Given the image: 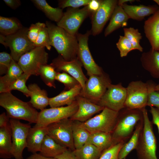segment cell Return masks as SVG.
I'll return each mask as SVG.
<instances>
[{
    "instance_id": "6da1fadb",
    "label": "cell",
    "mask_w": 159,
    "mask_h": 159,
    "mask_svg": "<svg viewBox=\"0 0 159 159\" xmlns=\"http://www.w3.org/2000/svg\"><path fill=\"white\" fill-rule=\"evenodd\" d=\"M45 24L50 45L66 60L71 61L77 58L78 42L76 36L50 21H47Z\"/></svg>"
},
{
    "instance_id": "7a4b0ae2",
    "label": "cell",
    "mask_w": 159,
    "mask_h": 159,
    "mask_svg": "<svg viewBox=\"0 0 159 159\" xmlns=\"http://www.w3.org/2000/svg\"><path fill=\"white\" fill-rule=\"evenodd\" d=\"M0 105L6 110L9 118L26 120L30 124L37 121L39 112L29 102L22 101L11 92L0 93Z\"/></svg>"
},
{
    "instance_id": "3957f363",
    "label": "cell",
    "mask_w": 159,
    "mask_h": 159,
    "mask_svg": "<svg viewBox=\"0 0 159 159\" xmlns=\"http://www.w3.org/2000/svg\"><path fill=\"white\" fill-rule=\"evenodd\" d=\"M143 118L142 110L124 107L119 111L117 123L111 133L113 145L126 143L132 135L138 123Z\"/></svg>"
},
{
    "instance_id": "277c9868",
    "label": "cell",
    "mask_w": 159,
    "mask_h": 159,
    "mask_svg": "<svg viewBox=\"0 0 159 159\" xmlns=\"http://www.w3.org/2000/svg\"><path fill=\"white\" fill-rule=\"evenodd\" d=\"M142 110L144 125L136 149L138 157V159H158L156 155V140L152 123L145 108Z\"/></svg>"
},
{
    "instance_id": "5b68a950",
    "label": "cell",
    "mask_w": 159,
    "mask_h": 159,
    "mask_svg": "<svg viewBox=\"0 0 159 159\" xmlns=\"http://www.w3.org/2000/svg\"><path fill=\"white\" fill-rule=\"evenodd\" d=\"M28 29L23 26L14 34L7 36L0 34V43L9 48L11 57L17 62L22 55L35 47L28 37Z\"/></svg>"
},
{
    "instance_id": "8992f818",
    "label": "cell",
    "mask_w": 159,
    "mask_h": 159,
    "mask_svg": "<svg viewBox=\"0 0 159 159\" xmlns=\"http://www.w3.org/2000/svg\"><path fill=\"white\" fill-rule=\"evenodd\" d=\"M119 112L105 107L99 114L90 118L83 125L91 134L98 132L112 133L117 122Z\"/></svg>"
},
{
    "instance_id": "52a82bcc",
    "label": "cell",
    "mask_w": 159,
    "mask_h": 159,
    "mask_svg": "<svg viewBox=\"0 0 159 159\" xmlns=\"http://www.w3.org/2000/svg\"><path fill=\"white\" fill-rule=\"evenodd\" d=\"M45 48L35 47L20 57L17 63L24 73L39 75L41 66L47 64L49 58Z\"/></svg>"
},
{
    "instance_id": "ba28073f",
    "label": "cell",
    "mask_w": 159,
    "mask_h": 159,
    "mask_svg": "<svg viewBox=\"0 0 159 159\" xmlns=\"http://www.w3.org/2000/svg\"><path fill=\"white\" fill-rule=\"evenodd\" d=\"M111 84L109 75L104 72L100 74L92 75L86 82L80 95L97 104Z\"/></svg>"
},
{
    "instance_id": "9c48e42d",
    "label": "cell",
    "mask_w": 159,
    "mask_h": 159,
    "mask_svg": "<svg viewBox=\"0 0 159 159\" xmlns=\"http://www.w3.org/2000/svg\"><path fill=\"white\" fill-rule=\"evenodd\" d=\"M78 108L76 100L69 105L44 109L39 112L37 121L34 126L47 127L62 119L70 118L77 112Z\"/></svg>"
},
{
    "instance_id": "30bf717a",
    "label": "cell",
    "mask_w": 159,
    "mask_h": 159,
    "mask_svg": "<svg viewBox=\"0 0 159 159\" xmlns=\"http://www.w3.org/2000/svg\"><path fill=\"white\" fill-rule=\"evenodd\" d=\"M73 120L62 119L49 125L47 135L60 145L72 151L75 149L72 135Z\"/></svg>"
},
{
    "instance_id": "8fae6325",
    "label": "cell",
    "mask_w": 159,
    "mask_h": 159,
    "mask_svg": "<svg viewBox=\"0 0 159 159\" xmlns=\"http://www.w3.org/2000/svg\"><path fill=\"white\" fill-rule=\"evenodd\" d=\"M91 34V31L88 30L84 34L78 33L76 36L78 42L77 57L89 76L100 74L104 72L102 68L95 62L90 51L88 42Z\"/></svg>"
},
{
    "instance_id": "7c38bea8",
    "label": "cell",
    "mask_w": 159,
    "mask_h": 159,
    "mask_svg": "<svg viewBox=\"0 0 159 159\" xmlns=\"http://www.w3.org/2000/svg\"><path fill=\"white\" fill-rule=\"evenodd\" d=\"M126 88L127 96L125 107L139 110L145 108L147 106L148 100L146 83L141 81H132Z\"/></svg>"
},
{
    "instance_id": "4fadbf2b",
    "label": "cell",
    "mask_w": 159,
    "mask_h": 159,
    "mask_svg": "<svg viewBox=\"0 0 159 159\" xmlns=\"http://www.w3.org/2000/svg\"><path fill=\"white\" fill-rule=\"evenodd\" d=\"M12 132V154L15 159H23V151L26 148L27 138L30 123H24L19 120L10 118L9 120Z\"/></svg>"
},
{
    "instance_id": "5bb4252c",
    "label": "cell",
    "mask_w": 159,
    "mask_h": 159,
    "mask_svg": "<svg viewBox=\"0 0 159 159\" xmlns=\"http://www.w3.org/2000/svg\"><path fill=\"white\" fill-rule=\"evenodd\" d=\"M91 14L87 6L83 8H68L64 12L57 25L62 28L71 34L76 36L80 26Z\"/></svg>"
},
{
    "instance_id": "9a60e30c",
    "label": "cell",
    "mask_w": 159,
    "mask_h": 159,
    "mask_svg": "<svg viewBox=\"0 0 159 159\" xmlns=\"http://www.w3.org/2000/svg\"><path fill=\"white\" fill-rule=\"evenodd\" d=\"M126 96V88L121 83L111 84L97 104L119 112L125 107Z\"/></svg>"
},
{
    "instance_id": "2e32d148",
    "label": "cell",
    "mask_w": 159,
    "mask_h": 159,
    "mask_svg": "<svg viewBox=\"0 0 159 159\" xmlns=\"http://www.w3.org/2000/svg\"><path fill=\"white\" fill-rule=\"evenodd\" d=\"M116 0H102L99 9L93 14L91 19V34H99L102 31L105 24L111 18L113 12L117 5Z\"/></svg>"
},
{
    "instance_id": "e0dca14e",
    "label": "cell",
    "mask_w": 159,
    "mask_h": 159,
    "mask_svg": "<svg viewBox=\"0 0 159 159\" xmlns=\"http://www.w3.org/2000/svg\"><path fill=\"white\" fill-rule=\"evenodd\" d=\"M50 64L57 72H65L75 78L81 85L82 90L84 89L88 79L83 73V66L77 57L71 61H67L59 55L52 60Z\"/></svg>"
},
{
    "instance_id": "ac0fdd59",
    "label": "cell",
    "mask_w": 159,
    "mask_h": 159,
    "mask_svg": "<svg viewBox=\"0 0 159 159\" xmlns=\"http://www.w3.org/2000/svg\"><path fill=\"white\" fill-rule=\"evenodd\" d=\"M76 100L78 108L75 113L70 118L72 120L85 122L94 115L102 110L105 108L80 95L76 97Z\"/></svg>"
},
{
    "instance_id": "d6986e66",
    "label": "cell",
    "mask_w": 159,
    "mask_h": 159,
    "mask_svg": "<svg viewBox=\"0 0 159 159\" xmlns=\"http://www.w3.org/2000/svg\"><path fill=\"white\" fill-rule=\"evenodd\" d=\"M144 29L151 49L159 51V9L145 21Z\"/></svg>"
},
{
    "instance_id": "ffe728a7",
    "label": "cell",
    "mask_w": 159,
    "mask_h": 159,
    "mask_svg": "<svg viewBox=\"0 0 159 159\" xmlns=\"http://www.w3.org/2000/svg\"><path fill=\"white\" fill-rule=\"evenodd\" d=\"M47 127H31L27 138L26 148L28 150L33 153L40 152L45 137L48 134Z\"/></svg>"
},
{
    "instance_id": "44dd1931",
    "label": "cell",
    "mask_w": 159,
    "mask_h": 159,
    "mask_svg": "<svg viewBox=\"0 0 159 159\" xmlns=\"http://www.w3.org/2000/svg\"><path fill=\"white\" fill-rule=\"evenodd\" d=\"M82 89L79 84L70 90L62 91L56 96L49 98V105L51 107H55L71 105L80 95Z\"/></svg>"
},
{
    "instance_id": "7402d4cb",
    "label": "cell",
    "mask_w": 159,
    "mask_h": 159,
    "mask_svg": "<svg viewBox=\"0 0 159 159\" xmlns=\"http://www.w3.org/2000/svg\"><path fill=\"white\" fill-rule=\"evenodd\" d=\"M140 59L144 69L153 77L159 78V51L151 48L148 51L143 53Z\"/></svg>"
},
{
    "instance_id": "603a6c76",
    "label": "cell",
    "mask_w": 159,
    "mask_h": 159,
    "mask_svg": "<svg viewBox=\"0 0 159 159\" xmlns=\"http://www.w3.org/2000/svg\"><path fill=\"white\" fill-rule=\"evenodd\" d=\"M130 19L141 21L144 18L154 14L158 9L155 6L130 5L126 4L121 6Z\"/></svg>"
},
{
    "instance_id": "cb8c5ba5",
    "label": "cell",
    "mask_w": 159,
    "mask_h": 159,
    "mask_svg": "<svg viewBox=\"0 0 159 159\" xmlns=\"http://www.w3.org/2000/svg\"><path fill=\"white\" fill-rule=\"evenodd\" d=\"M28 87L31 92V99L29 102L34 108L41 111L49 105V98L46 90L42 89L36 83L31 84Z\"/></svg>"
},
{
    "instance_id": "d4e9b609",
    "label": "cell",
    "mask_w": 159,
    "mask_h": 159,
    "mask_svg": "<svg viewBox=\"0 0 159 159\" xmlns=\"http://www.w3.org/2000/svg\"><path fill=\"white\" fill-rule=\"evenodd\" d=\"M129 19L122 7L117 5L112 14L110 21L105 29V36L106 37L121 27L126 26Z\"/></svg>"
},
{
    "instance_id": "484cf974",
    "label": "cell",
    "mask_w": 159,
    "mask_h": 159,
    "mask_svg": "<svg viewBox=\"0 0 159 159\" xmlns=\"http://www.w3.org/2000/svg\"><path fill=\"white\" fill-rule=\"evenodd\" d=\"M13 157L12 154V132L10 122L0 127V158L8 159Z\"/></svg>"
},
{
    "instance_id": "4316f807",
    "label": "cell",
    "mask_w": 159,
    "mask_h": 159,
    "mask_svg": "<svg viewBox=\"0 0 159 159\" xmlns=\"http://www.w3.org/2000/svg\"><path fill=\"white\" fill-rule=\"evenodd\" d=\"M23 73L17 62L12 59L7 72L0 77V93L8 92L10 85Z\"/></svg>"
},
{
    "instance_id": "83f0119b",
    "label": "cell",
    "mask_w": 159,
    "mask_h": 159,
    "mask_svg": "<svg viewBox=\"0 0 159 159\" xmlns=\"http://www.w3.org/2000/svg\"><path fill=\"white\" fill-rule=\"evenodd\" d=\"M67 149L47 135L42 144L40 154L47 157L55 158Z\"/></svg>"
},
{
    "instance_id": "f1b7e54d",
    "label": "cell",
    "mask_w": 159,
    "mask_h": 159,
    "mask_svg": "<svg viewBox=\"0 0 159 159\" xmlns=\"http://www.w3.org/2000/svg\"><path fill=\"white\" fill-rule=\"evenodd\" d=\"M143 120L140 121L129 140L125 143L121 148L118 155L119 159L125 158L133 150L136 149L138 145L141 133L143 127Z\"/></svg>"
},
{
    "instance_id": "f546056e",
    "label": "cell",
    "mask_w": 159,
    "mask_h": 159,
    "mask_svg": "<svg viewBox=\"0 0 159 159\" xmlns=\"http://www.w3.org/2000/svg\"><path fill=\"white\" fill-rule=\"evenodd\" d=\"M72 135L75 149H79L87 143L91 135L83 125L82 122L73 120Z\"/></svg>"
},
{
    "instance_id": "4dcf8cb0",
    "label": "cell",
    "mask_w": 159,
    "mask_h": 159,
    "mask_svg": "<svg viewBox=\"0 0 159 159\" xmlns=\"http://www.w3.org/2000/svg\"><path fill=\"white\" fill-rule=\"evenodd\" d=\"M35 6L42 11L50 20L58 22L62 17L63 9L58 7H53L45 0H32Z\"/></svg>"
},
{
    "instance_id": "1f68e13d",
    "label": "cell",
    "mask_w": 159,
    "mask_h": 159,
    "mask_svg": "<svg viewBox=\"0 0 159 159\" xmlns=\"http://www.w3.org/2000/svg\"><path fill=\"white\" fill-rule=\"evenodd\" d=\"M23 27L16 18L0 16V34L7 36L14 34Z\"/></svg>"
},
{
    "instance_id": "d6a6232c",
    "label": "cell",
    "mask_w": 159,
    "mask_h": 159,
    "mask_svg": "<svg viewBox=\"0 0 159 159\" xmlns=\"http://www.w3.org/2000/svg\"><path fill=\"white\" fill-rule=\"evenodd\" d=\"M87 142H89L103 152L113 145L111 133L98 132L91 134Z\"/></svg>"
},
{
    "instance_id": "836d02e7",
    "label": "cell",
    "mask_w": 159,
    "mask_h": 159,
    "mask_svg": "<svg viewBox=\"0 0 159 159\" xmlns=\"http://www.w3.org/2000/svg\"><path fill=\"white\" fill-rule=\"evenodd\" d=\"M72 152L77 159H98L102 152L89 142Z\"/></svg>"
},
{
    "instance_id": "e575fe53",
    "label": "cell",
    "mask_w": 159,
    "mask_h": 159,
    "mask_svg": "<svg viewBox=\"0 0 159 159\" xmlns=\"http://www.w3.org/2000/svg\"><path fill=\"white\" fill-rule=\"evenodd\" d=\"M57 72L52 65L47 64L41 66L39 75L46 85L56 88L55 81Z\"/></svg>"
},
{
    "instance_id": "d590c367",
    "label": "cell",
    "mask_w": 159,
    "mask_h": 159,
    "mask_svg": "<svg viewBox=\"0 0 159 159\" xmlns=\"http://www.w3.org/2000/svg\"><path fill=\"white\" fill-rule=\"evenodd\" d=\"M124 36L126 37L132 44L134 50H138L143 52V48L140 44V40L142 36L138 30L133 27L124 28H123Z\"/></svg>"
},
{
    "instance_id": "8d00e7d4",
    "label": "cell",
    "mask_w": 159,
    "mask_h": 159,
    "mask_svg": "<svg viewBox=\"0 0 159 159\" xmlns=\"http://www.w3.org/2000/svg\"><path fill=\"white\" fill-rule=\"evenodd\" d=\"M30 76V74L24 72L10 85L8 92L13 90H17L22 92L27 97H30L31 92L26 85V82Z\"/></svg>"
},
{
    "instance_id": "74e56055",
    "label": "cell",
    "mask_w": 159,
    "mask_h": 159,
    "mask_svg": "<svg viewBox=\"0 0 159 159\" xmlns=\"http://www.w3.org/2000/svg\"><path fill=\"white\" fill-rule=\"evenodd\" d=\"M146 83L148 90L147 106L159 109V92L154 90L156 85L151 80L148 81Z\"/></svg>"
},
{
    "instance_id": "f35d334b",
    "label": "cell",
    "mask_w": 159,
    "mask_h": 159,
    "mask_svg": "<svg viewBox=\"0 0 159 159\" xmlns=\"http://www.w3.org/2000/svg\"><path fill=\"white\" fill-rule=\"evenodd\" d=\"M55 79L64 84L65 86L64 90H67L73 88L76 85L80 84L75 78L63 72H57Z\"/></svg>"
},
{
    "instance_id": "ab89813d",
    "label": "cell",
    "mask_w": 159,
    "mask_h": 159,
    "mask_svg": "<svg viewBox=\"0 0 159 159\" xmlns=\"http://www.w3.org/2000/svg\"><path fill=\"white\" fill-rule=\"evenodd\" d=\"M35 47H44L48 50H50L49 34L46 26L41 29L36 42L33 43Z\"/></svg>"
},
{
    "instance_id": "60d3db41",
    "label": "cell",
    "mask_w": 159,
    "mask_h": 159,
    "mask_svg": "<svg viewBox=\"0 0 159 159\" xmlns=\"http://www.w3.org/2000/svg\"><path fill=\"white\" fill-rule=\"evenodd\" d=\"M116 45L119 51L120 56L121 57L127 56L130 52L134 50L131 43L124 36H120L118 42L116 43Z\"/></svg>"
},
{
    "instance_id": "b9f144b4",
    "label": "cell",
    "mask_w": 159,
    "mask_h": 159,
    "mask_svg": "<svg viewBox=\"0 0 159 159\" xmlns=\"http://www.w3.org/2000/svg\"><path fill=\"white\" fill-rule=\"evenodd\" d=\"M125 143L120 142L112 146L103 151L98 159H119V151Z\"/></svg>"
},
{
    "instance_id": "7bdbcfd3",
    "label": "cell",
    "mask_w": 159,
    "mask_h": 159,
    "mask_svg": "<svg viewBox=\"0 0 159 159\" xmlns=\"http://www.w3.org/2000/svg\"><path fill=\"white\" fill-rule=\"evenodd\" d=\"M91 0H61L58 1L59 7L63 9L66 7L79 8L88 5Z\"/></svg>"
},
{
    "instance_id": "ee69618b",
    "label": "cell",
    "mask_w": 159,
    "mask_h": 159,
    "mask_svg": "<svg viewBox=\"0 0 159 159\" xmlns=\"http://www.w3.org/2000/svg\"><path fill=\"white\" fill-rule=\"evenodd\" d=\"M12 58L10 54L3 52L0 53V75L5 74L11 64Z\"/></svg>"
},
{
    "instance_id": "f6af8a7d",
    "label": "cell",
    "mask_w": 159,
    "mask_h": 159,
    "mask_svg": "<svg viewBox=\"0 0 159 159\" xmlns=\"http://www.w3.org/2000/svg\"><path fill=\"white\" fill-rule=\"evenodd\" d=\"M45 26V23L40 22L31 25L29 28L28 37L32 42L34 43L36 42L41 29Z\"/></svg>"
},
{
    "instance_id": "bcb514c9",
    "label": "cell",
    "mask_w": 159,
    "mask_h": 159,
    "mask_svg": "<svg viewBox=\"0 0 159 159\" xmlns=\"http://www.w3.org/2000/svg\"><path fill=\"white\" fill-rule=\"evenodd\" d=\"M149 111L152 116V122L157 126L159 133V109L150 107Z\"/></svg>"
},
{
    "instance_id": "7dc6e473",
    "label": "cell",
    "mask_w": 159,
    "mask_h": 159,
    "mask_svg": "<svg viewBox=\"0 0 159 159\" xmlns=\"http://www.w3.org/2000/svg\"><path fill=\"white\" fill-rule=\"evenodd\" d=\"M102 0H91L87 5L88 9L91 15L96 12L99 8Z\"/></svg>"
},
{
    "instance_id": "c3c4849f",
    "label": "cell",
    "mask_w": 159,
    "mask_h": 159,
    "mask_svg": "<svg viewBox=\"0 0 159 159\" xmlns=\"http://www.w3.org/2000/svg\"><path fill=\"white\" fill-rule=\"evenodd\" d=\"M55 158L58 159H77L72 151L68 149Z\"/></svg>"
},
{
    "instance_id": "681fc988",
    "label": "cell",
    "mask_w": 159,
    "mask_h": 159,
    "mask_svg": "<svg viewBox=\"0 0 159 159\" xmlns=\"http://www.w3.org/2000/svg\"><path fill=\"white\" fill-rule=\"evenodd\" d=\"M3 1L6 5L14 10L18 8L21 4L19 0H4Z\"/></svg>"
},
{
    "instance_id": "f907efd6",
    "label": "cell",
    "mask_w": 159,
    "mask_h": 159,
    "mask_svg": "<svg viewBox=\"0 0 159 159\" xmlns=\"http://www.w3.org/2000/svg\"><path fill=\"white\" fill-rule=\"evenodd\" d=\"M9 118L5 112L1 113L0 115V127L5 126L9 123Z\"/></svg>"
},
{
    "instance_id": "816d5d0a",
    "label": "cell",
    "mask_w": 159,
    "mask_h": 159,
    "mask_svg": "<svg viewBox=\"0 0 159 159\" xmlns=\"http://www.w3.org/2000/svg\"><path fill=\"white\" fill-rule=\"evenodd\" d=\"M26 159H58L55 158H51L44 156L37 153H33Z\"/></svg>"
},
{
    "instance_id": "f5cc1de1",
    "label": "cell",
    "mask_w": 159,
    "mask_h": 159,
    "mask_svg": "<svg viewBox=\"0 0 159 159\" xmlns=\"http://www.w3.org/2000/svg\"><path fill=\"white\" fill-rule=\"evenodd\" d=\"M135 1V0H119L118 1L117 5L121 6L123 4H126L127 2L131 3L134 2Z\"/></svg>"
},
{
    "instance_id": "db71d44e",
    "label": "cell",
    "mask_w": 159,
    "mask_h": 159,
    "mask_svg": "<svg viewBox=\"0 0 159 159\" xmlns=\"http://www.w3.org/2000/svg\"><path fill=\"white\" fill-rule=\"evenodd\" d=\"M154 90L155 91H159V84L156 85L154 87Z\"/></svg>"
},
{
    "instance_id": "11a10c76",
    "label": "cell",
    "mask_w": 159,
    "mask_h": 159,
    "mask_svg": "<svg viewBox=\"0 0 159 159\" xmlns=\"http://www.w3.org/2000/svg\"><path fill=\"white\" fill-rule=\"evenodd\" d=\"M153 1L156 3L159 6V0H154Z\"/></svg>"
},
{
    "instance_id": "9f6ffc18",
    "label": "cell",
    "mask_w": 159,
    "mask_h": 159,
    "mask_svg": "<svg viewBox=\"0 0 159 159\" xmlns=\"http://www.w3.org/2000/svg\"><path fill=\"white\" fill-rule=\"evenodd\" d=\"M125 159V158H124V159Z\"/></svg>"
}]
</instances>
